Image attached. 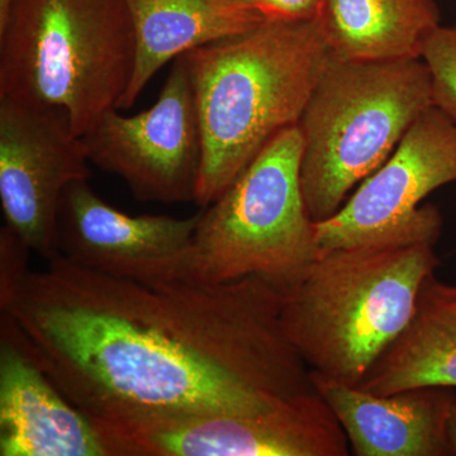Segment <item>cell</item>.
Returning a JSON list of instances; mask_svg holds the SVG:
<instances>
[{
  "label": "cell",
  "instance_id": "cell-1",
  "mask_svg": "<svg viewBox=\"0 0 456 456\" xmlns=\"http://www.w3.org/2000/svg\"><path fill=\"white\" fill-rule=\"evenodd\" d=\"M283 296L255 277L137 283L57 255L0 312L90 422L255 415L314 389Z\"/></svg>",
  "mask_w": 456,
  "mask_h": 456
},
{
  "label": "cell",
  "instance_id": "cell-2",
  "mask_svg": "<svg viewBox=\"0 0 456 456\" xmlns=\"http://www.w3.org/2000/svg\"><path fill=\"white\" fill-rule=\"evenodd\" d=\"M184 57L203 143L194 202L206 208L270 141L298 126L331 51L316 18L266 20Z\"/></svg>",
  "mask_w": 456,
  "mask_h": 456
},
{
  "label": "cell",
  "instance_id": "cell-3",
  "mask_svg": "<svg viewBox=\"0 0 456 456\" xmlns=\"http://www.w3.org/2000/svg\"><path fill=\"white\" fill-rule=\"evenodd\" d=\"M435 245L338 248L320 254L283 296L285 335L312 371L358 386L410 325Z\"/></svg>",
  "mask_w": 456,
  "mask_h": 456
},
{
  "label": "cell",
  "instance_id": "cell-4",
  "mask_svg": "<svg viewBox=\"0 0 456 456\" xmlns=\"http://www.w3.org/2000/svg\"><path fill=\"white\" fill-rule=\"evenodd\" d=\"M125 0H18L0 31V99L51 110L82 137L131 82Z\"/></svg>",
  "mask_w": 456,
  "mask_h": 456
},
{
  "label": "cell",
  "instance_id": "cell-5",
  "mask_svg": "<svg viewBox=\"0 0 456 456\" xmlns=\"http://www.w3.org/2000/svg\"><path fill=\"white\" fill-rule=\"evenodd\" d=\"M431 106L424 60L353 61L331 55L298 122L301 187L312 221L338 213Z\"/></svg>",
  "mask_w": 456,
  "mask_h": 456
},
{
  "label": "cell",
  "instance_id": "cell-6",
  "mask_svg": "<svg viewBox=\"0 0 456 456\" xmlns=\"http://www.w3.org/2000/svg\"><path fill=\"white\" fill-rule=\"evenodd\" d=\"M298 126L270 141L211 206L202 208L185 281L221 284L255 277L283 294L320 256L301 187Z\"/></svg>",
  "mask_w": 456,
  "mask_h": 456
},
{
  "label": "cell",
  "instance_id": "cell-7",
  "mask_svg": "<svg viewBox=\"0 0 456 456\" xmlns=\"http://www.w3.org/2000/svg\"><path fill=\"white\" fill-rule=\"evenodd\" d=\"M107 456H347L349 439L316 388L255 415L92 422Z\"/></svg>",
  "mask_w": 456,
  "mask_h": 456
},
{
  "label": "cell",
  "instance_id": "cell-8",
  "mask_svg": "<svg viewBox=\"0 0 456 456\" xmlns=\"http://www.w3.org/2000/svg\"><path fill=\"white\" fill-rule=\"evenodd\" d=\"M454 182L456 126L431 106L338 212L316 224L320 254L351 246L436 244L441 213L431 204H419L431 191Z\"/></svg>",
  "mask_w": 456,
  "mask_h": 456
},
{
  "label": "cell",
  "instance_id": "cell-9",
  "mask_svg": "<svg viewBox=\"0 0 456 456\" xmlns=\"http://www.w3.org/2000/svg\"><path fill=\"white\" fill-rule=\"evenodd\" d=\"M80 140L90 163L119 176L137 200H196L202 132L184 55L174 60L154 106L130 117L112 108Z\"/></svg>",
  "mask_w": 456,
  "mask_h": 456
},
{
  "label": "cell",
  "instance_id": "cell-10",
  "mask_svg": "<svg viewBox=\"0 0 456 456\" xmlns=\"http://www.w3.org/2000/svg\"><path fill=\"white\" fill-rule=\"evenodd\" d=\"M80 137L51 110L0 99V203L5 226L32 253L59 255L57 221L66 188L89 179Z\"/></svg>",
  "mask_w": 456,
  "mask_h": 456
},
{
  "label": "cell",
  "instance_id": "cell-11",
  "mask_svg": "<svg viewBox=\"0 0 456 456\" xmlns=\"http://www.w3.org/2000/svg\"><path fill=\"white\" fill-rule=\"evenodd\" d=\"M200 212L188 218L130 216L90 187L66 188L57 221L59 255L99 274L158 285L185 281Z\"/></svg>",
  "mask_w": 456,
  "mask_h": 456
},
{
  "label": "cell",
  "instance_id": "cell-12",
  "mask_svg": "<svg viewBox=\"0 0 456 456\" xmlns=\"http://www.w3.org/2000/svg\"><path fill=\"white\" fill-rule=\"evenodd\" d=\"M0 455L107 456L88 417L65 397L11 314L0 312Z\"/></svg>",
  "mask_w": 456,
  "mask_h": 456
},
{
  "label": "cell",
  "instance_id": "cell-13",
  "mask_svg": "<svg viewBox=\"0 0 456 456\" xmlns=\"http://www.w3.org/2000/svg\"><path fill=\"white\" fill-rule=\"evenodd\" d=\"M314 388L340 422L356 456L452 455L454 388L428 386L373 395L311 370Z\"/></svg>",
  "mask_w": 456,
  "mask_h": 456
},
{
  "label": "cell",
  "instance_id": "cell-14",
  "mask_svg": "<svg viewBox=\"0 0 456 456\" xmlns=\"http://www.w3.org/2000/svg\"><path fill=\"white\" fill-rule=\"evenodd\" d=\"M134 26V65L118 110L134 106L167 62L256 28L265 18L242 0H125Z\"/></svg>",
  "mask_w": 456,
  "mask_h": 456
},
{
  "label": "cell",
  "instance_id": "cell-15",
  "mask_svg": "<svg viewBox=\"0 0 456 456\" xmlns=\"http://www.w3.org/2000/svg\"><path fill=\"white\" fill-rule=\"evenodd\" d=\"M439 386L456 389V285L426 279L415 316L358 384L373 395Z\"/></svg>",
  "mask_w": 456,
  "mask_h": 456
},
{
  "label": "cell",
  "instance_id": "cell-16",
  "mask_svg": "<svg viewBox=\"0 0 456 456\" xmlns=\"http://www.w3.org/2000/svg\"><path fill=\"white\" fill-rule=\"evenodd\" d=\"M316 20L331 55L353 61L421 59L441 26L435 0H322Z\"/></svg>",
  "mask_w": 456,
  "mask_h": 456
},
{
  "label": "cell",
  "instance_id": "cell-17",
  "mask_svg": "<svg viewBox=\"0 0 456 456\" xmlns=\"http://www.w3.org/2000/svg\"><path fill=\"white\" fill-rule=\"evenodd\" d=\"M421 59L430 71L432 104L456 126V25L432 33Z\"/></svg>",
  "mask_w": 456,
  "mask_h": 456
},
{
  "label": "cell",
  "instance_id": "cell-18",
  "mask_svg": "<svg viewBox=\"0 0 456 456\" xmlns=\"http://www.w3.org/2000/svg\"><path fill=\"white\" fill-rule=\"evenodd\" d=\"M31 248L8 226L0 230V311L7 310L25 283Z\"/></svg>",
  "mask_w": 456,
  "mask_h": 456
},
{
  "label": "cell",
  "instance_id": "cell-19",
  "mask_svg": "<svg viewBox=\"0 0 456 456\" xmlns=\"http://www.w3.org/2000/svg\"><path fill=\"white\" fill-rule=\"evenodd\" d=\"M265 20H314L322 0H242Z\"/></svg>",
  "mask_w": 456,
  "mask_h": 456
},
{
  "label": "cell",
  "instance_id": "cell-20",
  "mask_svg": "<svg viewBox=\"0 0 456 456\" xmlns=\"http://www.w3.org/2000/svg\"><path fill=\"white\" fill-rule=\"evenodd\" d=\"M18 0H0V31L7 26L9 18L12 16L14 7H16Z\"/></svg>",
  "mask_w": 456,
  "mask_h": 456
},
{
  "label": "cell",
  "instance_id": "cell-21",
  "mask_svg": "<svg viewBox=\"0 0 456 456\" xmlns=\"http://www.w3.org/2000/svg\"><path fill=\"white\" fill-rule=\"evenodd\" d=\"M449 439L452 444V455H456V401L452 404L449 417Z\"/></svg>",
  "mask_w": 456,
  "mask_h": 456
}]
</instances>
